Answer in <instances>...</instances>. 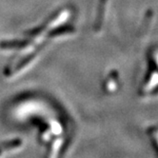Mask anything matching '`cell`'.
<instances>
[{
    "label": "cell",
    "instance_id": "1",
    "mask_svg": "<svg viewBox=\"0 0 158 158\" xmlns=\"http://www.w3.org/2000/svg\"><path fill=\"white\" fill-rule=\"evenodd\" d=\"M20 146H22V140L20 139H13L0 143V155L10 151H13L16 148H19Z\"/></svg>",
    "mask_w": 158,
    "mask_h": 158
},
{
    "label": "cell",
    "instance_id": "2",
    "mask_svg": "<svg viewBox=\"0 0 158 158\" xmlns=\"http://www.w3.org/2000/svg\"><path fill=\"white\" fill-rule=\"evenodd\" d=\"M105 10H106V0H101L100 5H99V13L96 19V26L95 28H101V25L103 23V18L105 15Z\"/></svg>",
    "mask_w": 158,
    "mask_h": 158
}]
</instances>
